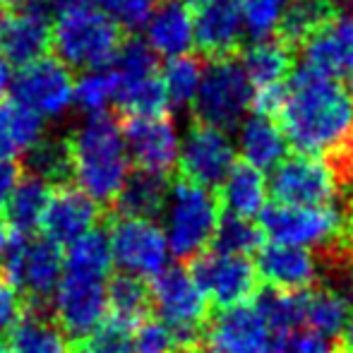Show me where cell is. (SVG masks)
I'll return each mask as SVG.
<instances>
[{
    "instance_id": "cell-1",
    "label": "cell",
    "mask_w": 353,
    "mask_h": 353,
    "mask_svg": "<svg viewBox=\"0 0 353 353\" xmlns=\"http://www.w3.org/2000/svg\"><path fill=\"white\" fill-rule=\"evenodd\" d=\"M276 118L298 154L330 161L353 147V92L341 79L298 65L286 82V99Z\"/></svg>"
},
{
    "instance_id": "cell-2",
    "label": "cell",
    "mask_w": 353,
    "mask_h": 353,
    "mask_svg": "<svg viewBox=\"0 0 353 353\" xmlns=\"http://www.w3.org/2000/svg\"><path fill=\"white\" fill-rule=\"evenodd\" d=\"M72 159V181L99 207L111 210L130 176L123 125L116 116L101 111L68 135Z\"/></svg>"
},
{
    "instance_id": "cell-3",
    "label": "cell",
    "mask_w": 353,
    "mask_h": 353,
    "mask_svg": "<svg viewBox=\"0 0 353 353\" xmlns=\"http://www.w3.org/2000/svg\"><path fill=\"white\" fill-rule=\"evenodd\" d=\"M123 29L103 10H61L51 27V51L68 70H99L116 61Z\"/></svg>"
},
{
    "instance_id": "cell-4",
    "label": "cell",
    "mask_w": 353,
    "mask_h": 353,
    "mask_svg": "<svg viewBox=\"0 0 353 353\" xmlns=\"http://www.w3.org/2000/svg\"><path fill=\"white\" fill-rule=\"evenodd\" d=\"M3 276L17 288L24 310L37 315H51L53 293L63 276V250L46 236L10 238L3 255Z\"/></svg>"
},
{
    "instance_id": "cell-5",
    "label": "cell",
    "mask_w": 353,
    "mask_h": 353,
    "mask_svg": "<svg viewBox=\"0 0 353 353\" xmlns=\"http://www.w3.org/2000/svg\"><path fill=\"white\" fill-rule=\"evenodd\" d=\"M166 241L173 257L190 262L212 248L219 219H221V202L214 190L197 185L185 178L171 183L166 210Z\"/></svg>"
},
{
    "instance_id": "cell-6",
    "label": "cell",
    "mask_w": 353,
    "mask_h": 353,
    "mask_svg": "<svg viewBox=\"0 0 353 353\" xmlns=\"http://www.w3.org/2000/svg\"><path fill=\"white\" fill-rule=\"evenodd\" d=\"M260 228L274 243L315 250L327 255L339 248L353 245L349 216L341 207H293L270 205L260 214Z\"/></svg>"
},
{
    "instance_id": "cell-7",
    "label": "cell",
    "mask_w": 353,
    "mask_h": 353,
    "mask_svg": "<svg viewBox=\"0 0 353 353\" xmlns=\"http://www.w3.org/2000/svg\"><path fill=\"white\" fill-rule=\"evenodd\" d=\"M152 307L178 336L181 353L205 344V325L212 303L192 279L188 267L171 265L152 279Z\"/></svg>"
},
{
    "instance_id": "cell-8",
    "label": "cell",
    "mask_w": 353,
    "mask_h": 353,
    "mask_svg": "<svg viewBox=\"0 0 353 353\" xmlns=\"http://www.w3.org/2000/svg\"><path fill=\"white\" fill-rule=\"evenodd\" d=\"M252 84L238 56L219 58L205 68L192 111L200 123L228 130L236 128L252 108Z\"/></svg>"
},
{
    "instance_id": "cell-9",
    "label": "cell",
    "mask_w": 353,
    "mask_h": 353,
    "mask_svg": "<svg viewBox=\"0 0 353 353\" xmlns=\"http://www.w3.org/2000/svg\"><path fill=\"white\" fill-rule=\"evenodd\" d=\"M108 243L113 262L125 274L154 279L168 267V241L163 228L149 219L111 216L108 219Z\"/></svg>"
},
{
    "instance_id": "cell-10",
    "label": "cell",
    "mask_w": 353,
    "mask_h": 353,
    "mask_svg": "<svg viewBox=\"0 0 353 353\" xmlns=\"http://www.w3.org/2000/svg\"><path fill=\"white\" fill-rule=\"evenodd\" d=\"M188 272L210 298L214 310L250 303L260 291L255 262L241 255H226L210 248L188 262Z\"/></svg>"
},
{
    "instance_id": "cell-11",
    "label": "cell",
    "mask_w": 353,
    "mask_h": 353,
    "mask_svg": "<svg viewBox=\"0 0 353 353\" xmlns=\"http://www.w3.org/2000/svg\"><path fill=\"white\" fill-rule=\"evenodd\" d=\"M267 190L276 205L325 207L336 200V176L327 159L296 154L272 168Z\"/></svg>"
},
{
    "instance_id": "cell-12",
    "label": "cell",
    "mask_w": 353,
    "mask_h": 353,
    "mask_svg": "<svg viewBox=\"0 0 353 353\" xmlns=\"http://www.w3.org/2000/svg\"><path fill=\"white\" fill-rule=\"evenodd\" d=\"M108 310L106 279L63 272L61 283L53 293L51 315L68 339L77 341L103 322Z\"/></svg>"
},
{
    "instance_id": "cell-13",
    "label": "cell",
    "mask_w": 353,
    "mask_h": 353,
    "mask_svg": "<svg viewBox=\"0 0 353 353\" xmlns=\"http://www.w3.org/2000/svg\"><path fill=\"white\" fill-rule=\"evenodd\" d=\"M236 166V147L221 128L195 121L181 142V178L205 188H219Z\"/></svg>"
},
{
    "instance_id": "cell-14",
    "label": "cell",
    "mask_w": 353,
    "mask_h": 353,
    "mask_svg": "<svg viewBox=\"0 0 353 353\" xmlns=\"http://www.w3.org/2000/svg\"><path fill=\"white\" fill-rule=\"evenodd\" d=\"M128 157L142 171L171 176L181 159V135L171 116H130L121 123Z\"/></svg>"
},
{
    "instance_id": "cell-15",
    "label": "cell",
    "mask_w": 353,
    "mask_h": 353,
    "mask_svg": "<svg viewBox=\"0 0 353 353\" xmlns=\"http://www.w3.org/2000/svg\"><path fill=\"white\" fill-rule=\"evenodd\" d=\"M272 339L274 334L252 301L212 310L205 325L207 353H265Z\"/></svg>"
},
{
    "instance_id": "cell-16",
    "label": "cell",
    "mask_w": 353,
    "mask_h": 353,
    "mask_svg": "<svg viewBox=\"0 0 353 353\" xmlns=\"http://www.w3.org/2000/svg\"><path fill=\"white\" fill-rule=\"evenodd\" d=\"M12 99L37 111L41 118L61 116L74 101L72 72L56 58H39L12 79Z\"/></svg>"
},
{
    "instance_id": "cell-17",
    "label": "cell",
    "mask_w": 353,
    "mask_h": 353,
    "mask_svg": "<svg viewBox=\"0 0 353 353\" xmlns=\"http://www.w3.org/2000/svg\"><path fill=\"white\" fill-rule=\"evenodd\" d=\"M195 46L207 61L238 56L245 34L241 0H205L192 17Z\"/></svg>"
},
{
    "instance_id": "cell-18",
    "label": "cell",
    "mask_w": 353,
    "mask_h": 353,
    "mask_svg": "<svg viewBox=\"0 0 353 353\" xmlns=\"http://www.w3.org/2000/svg\"><path fill=\"white\" fill-rule=\"evenodd\" d=\"M301 68L322 77L353 74V12H339L301 46Z\"/></svg>"
},
{
    "instance_id": "cell-19",
    "label": "cell",
    "mask_w": 353,
    "mask_h": 353,
    "mask_svg": "<svg viewBox=\"0 0 353 353\" xmlns=\"http://www.w3.org/2000/svg\"><path fill=\"white\" fill-rule=\"evenodd\" d=\"M257 276L279 291H307L322 281L317 255L307 248L270 243L255 252Z\"/></svg>"
},
{
    "instance_id": "cell-20",
    "label": "cell",
    "mask_w": 353,
    "mask_h": 353,
    "mask_svg": "<svg viewBox=\"0 0 353 353\" xmlns=\"http://www.w3.org/2000/svg\"><path fill=\"white\" fill-rule=\"evenodd\" d=\"M99 216H101L99 205L89 200L79 188L58 185L51 190L41 231L56 245H72L74 241L94 231Z\"/></svg>"
},
{
    "instance_id": "cell-21",
    "label": "cell",
    "mask_w": 353,
    "mask_h": 353,
    "mask_svg": "<svg viewBox=\"0 0 353 353\" xmlns=\"http://www.w3.org/2000/svg\"><path fill=\"white\" fill-rule=\"evenodd\" d=\"M51 17L5 10L0 24V58L27 68L51 51Z\"/></svg>"
},
{
    "instance_id": "cell-22",
    "label": "cell",
    "mask_w": 353,
    "mask_h": 353,
    "mask_svg": "<svg viewBox=\"0 0 353 353\" xmlns=\"http://www.w3.org/2000/svg\"><path fill=\"white\" fill-rule=\"evenodd\" d=\"M147 43L157 56H185L195 46V24L190 8L181 0H161L147 24Z\"/></svg>"
},
{
    "instance_id": "cell-23",
    "label": "cell",
    "mask_w": 353,
    "mask_h": 353,
    "mask_svg": "<svg viewBox=\"0 0 353 353\" xmlns=\"http://www.w3.org/2000/svg\"><path fill=\"white\" fill-rule=\"evenodd\" d=\"M286 135L276 118L252 111L241 121L238 130V152L243 154L245 163H250L257 171H272L286 159Z\"/></svg>"
},
{
    "instance_id": "cell-24",
    "label": "cell",
    "mask_w": 353,
    "mask_h": 353,
    "mask_svg": "<svg viewBox=\"0 0 353 353\" xmlns=\"http://www.w3.org/2000/svg\"><path fill=\"white\" fill-rule=\"evenodd\" d=\"M168 192H171V176H161L154 171H130L123 190L118 192L111 212L113 216L130 219H159L166 210Z\"/></svg>"
},
{
    "instance_id": "cell-25",
    "label": "cell",
    "mask_w": 353,
    "mask_h": 353,
    "mask_svg": "<svg viewBox=\"0 0 353 353\" xmlns=\"http://www.w3.org/2000/svg\"><path fill=\"white\" fill-rule=\"evenodd\" d=\"M293 53L296 51L288 48L276 37L260 39V41H252L248 48H243L238 61L250 79L252 92L286 84L293 72V58H296Z\"/></svg>"
},
{
    "instance_id": "cell-26",
    "label": "cell",
    "mask_w": 353,
    "mask_h": 353,
    "mask_svg": "<svg viewBox=\"0 0 353 353\" xmlns=\"http://www.w3.org/2000/svg\"><path fill=\"white\" fill-rule=\"evenodd\" d=\"M219 190V202L226 214L252 219L262 214L267 202V178L262 171L252 168L250 163H236Z\"/></svg>"
},
{
    "instance_id": "cell-27",
    "label": "cell",
    "mask_w": 353,
    "mask_h": 353,
    "mask_svg": "<svg viewBox=\"0 0 353 353\" xmlns=\"http://www.w3.org/2000/svg\"><path fill=\"white\" fill-rule=\"evenodd\" d=\"M339 14L336 0H291L283 10L274 37L286 43L288 48L298 51L312 34H317L327 22Z\"/></svg>"
},
{
    "instance_id": "cell-28",
    "label": "cell",
    "mask_w": 353,
    "mask_h": 353,
    "mask_svg": "<svg viewBox=\"0 0 353 353\" xmlns=\"http://www.w3.org/2000/svg\"><path fill=\"white\" fill-rule=\"evenodd\" d=\"M10 353H70L65 332L48 315L27 312L10 327L5 339Z\"/></svg>"
},
{
    "instance_id": "cell-29",
    "label": "cell",
    "mask_w": 353,
    "mask_h": 353,
    "mask_svg": "<svg viewBox=\"0 0 353 353\" xmlns=\"http://www.w3.org/2000/svg\"><path fill=\"white\" fill-rule=\"evenodd\" d=\"M43 137V118L17 99L0 101V159L27 154Z\"/></svg>"
},
{
    "instance_id": "cell-30",
    "label": "cell",
    "mask_w": 353,
    "mask_h": 353,
    "mask_svg": "<svg viewBox=\"0 0 353 353\" xmlns=\"http://www.w3.org/2000/svg\"><path fill=\"white\" fill-rule=\"evenodd\" d=\"M113 68V65H111ZM116 106L130 116H168V97L161 82V72L147 74H118Z\"/></svg>"
},
{
    "instance_id": "cell-31",
    "label": "cell",
    "mask_w": 353,
    "mask_h": 353,
    "mask_svg": "<svg viewBox=\"0 0 353 353\" xmlns=\"http://www.w3.org/2000/svg\"><path fill=\"white\" fill-rule=\"evenodd\" d=\"M51 190L53 188L48 183L24 173L5 207V223L10 231L19 233V236H34L41 228Z\"/></svg>"
},
{
    "instance_id": "cell-32",
    "label": "cell",
    "mask_w": 353,
    "mask_h": 353,
    "mask_svg": "<svg viewBox=\"0 0 353 353\" xmlns=\"http://www.w3.org/2000/svg\"><path fill=\"white\" fill-rule=\"evenodd\" d=\"M349 322V305L346 301L330 288L327 283L303 291V327L327 339H339Z\"/></svg>"
},
{
    "instance_id": "cell-33",
    "label": "cell",
    "mask_w": 353,
    "mask_h": 353,
    "mask_svg": "<svg viewBox=\"0 0 353 353\" xmlns=\"http://www.w3.org/2000/svg\"><path fill=\"white\" fill-rule=\"evenodd\" d=\"M24 173L51 188L70 185L72 183V159L65 137H41L24 154Z\"/></svg>"
},
{
    "instance_id": "cell-34",
    "label": "cell",
    "mask_w": 353,
    "mask_h": 353,
    "mask_svg": "<svg viewBox=\"0 0 353 353\" xmlns=\"http://www.w3.org/2000/svg\"><path fill=\"white\" fill-rule=\"evenodd\" d=\"M111 265V243H108V231L103 228H94L72 245H68V252L63 257V272L94 276V279H108Z\"/></svg>"
},
{
    "instance_id": "cell-35",
    "label": "cell",
    "mask_w": 353,
    "mask_h": 353,
    "mask_svg": "<svg viewBox=\"0 0 353 353\" xmlns=\"http://www.w3.org/2000/svg\"><path fill=\"white\" fill-rule=\"evenodd\" d=\"M106 298L111 317L128 322V325H137L152 312V288H149V283L140 276L125 274V272L108 279Z\"/></svg>"
},
{
    "instance_id": "cell-36",
    "label": "cell",
    "mask_w": 353,
    "mask_h": 353,
    "mask_svg": "<svg viewBox=\"0 0 353 353\" xmlns=\"http://www.w3.org/2000/svg\"><path fill=\"white\" fill-rule=\"evenodd\" d=\"M202 74H205V65L200 58L188 56V53L178 58H168V63L161 70V82L166 89L168 103L178 108L192 106L197 89L202 84Z\"/></svg>"
},
{
    "instance_id": "cell-37",
    "label": "cell",
    "mask_w": 353,
    "mask_h": 353,
    "mask_svg": "<svg viewBox=\"0 0 353 353\" xmlns=\"http://www.w3.org/2000/svg\"><path fill=\"white\" fill-rule=\"evenodd\" d=\"M262 245H265V233H262L260 223L245 216H236V214H221L212 241V250L248 257L260 250Z\"/></svg>"
},
{
    "instance_id": "cell-38",
    "label": "cell",
    "mask_w": 353,
    "mask_h": 353,
    "mask_svg": "<svg viewBox=\"0 0 353 353\" xmlns=\"http://www.w3.org/2000/svg\"><path fill=\"white\" fill-rule=\"evenodd\" d=\"M132 330L135 325L108 317L87 336L72 341L70 353H132Z\"/></svg>"
},
{
    "instance_id": "cell-39",
    "label": "cell",
    "mask_w": 353,
    "mask_h": 353,
    "mask_svg": "<svg viewBox=\"0 0 353 353\" xmlns=\"http://www.w3.org/2000/svg\"><path fill=\"white\" fill-rule=\"evenodd\" d=\"M118 92V77L116 70L111 65L99 68V70L84 72V77H79V82L74 84V101L82 111L101 113L106 111V106L111 101H116Z\"/></svg>"
},
{
    "instance_id": "cell-40",
    "label": "cell",
    "mask_w": 353,
    "mask_h": 353,
    "mask_svg": "<svg viewBox=\"0 0 353 353\" xmlns=\"http://www.w3.org/2000/svg\"><path fill=\"white\" fill-rule=\"evenodd\" d=\"M291 0H241L243 19H245V32L255 41L272 39L279 29L283 10Z\"/></svg>"
},
{
    "instance_id": "cell-41",
    "label": "cell",
    "mask_w": 353,
    "mask_h": 353,
    "mask_svg": "<svg viewBox=\"0 0 353 353\" xmlns=\"http://www.w3.org/2000/svg\"><path fill=\"white\" fill-rule=\"evenodd\" d=\"M132 353H181V344L163 320L144 317L132 330Z\"/></svg>"
},
{
    "instance_id": "cell-42",
    "label": "cell",
    "mask_w": 353,
    "mask_h": 353,
    "mask_svg": "<svg viewBox=\"0 0 353 353\" xmlns=\"http://www.w3.org/2000/svg\"><path fill=\"white\" fill-rule=\"evenodd\" d=\"M159 5L161 0H111L108 10L123 32H140V29H147Z\"/></svg>"
},
{
    "instance_id": "cell-43",
    "label": "cell",
    "mask_w": 353,
    "mask_h": 353,
    "mask_svg": "<svg viewBox=\"0 0 353 353\" xmlns=\"http://www.w3.org/2000/svg\"><path fill=\"white\" fill-rule=\"evenodd\" d=\"M24 315V301L5 276H0V334L10 332V327Z\"/></svg>"
},
{
    "instance_id": "cell-44",
    "label": "cell",
    "mask_w": 353,
    "mask_h": 353,
    "mask_svg": "<svg viewBox=\"0 0 353 353\" xmlns=\"http://www.w3.org/2000/svg\"><path fill=\"white\" fill-rule=\"evenodd\" d=\"M24 171L14 159H0V212L8 207L17 183L22 181Z\"/></svg>"
},
{
    "instance_id": "cell-45",
    "label": "cell",
    "mask_w": 353,
    "mask_h": 353,
    "mask_svg": "<svg viewBox=\"0 0 353 353\" xmlns=\"http://www.w3.org/2000/svg\"><path fill=\"white\" fill-rule=\"evenodd\" d=\"M320 283H327L330 288H334V291L346 301L349 310H353V262L339 267V270H334V272H330V274H325Z\"/></svg>"
},
{
    "instance_id": "cell-46",
    "label": "cell",
    "mask_w": 353,
    "mask_h": 353,
    "mask_svg": "<svg viewBox=\"0 0 353 353\" xmlns=\"http://www.w3.org/2000/svg\"><path fill=\"white\" fill-rule=\"evenodd\" d=\"M56 10H72V8H89V10H103L111 5V0H53Z\"/></svg>"
},
{
    "instance_id": "cell-47",
    "label": "cell",
    "mask_w": 353,
    "mask_h": 353,
    "mask_svg": "<svg viewBox=\"0 0 353 353\" xmlns=\"http://www.w3.org/2000/svg\"><path fill=\"white\" fill-rule=\"evenodd\" d=\"M10 87H12V65L5 58H0V101Z\"/></svg>"
},
{
    "instance_id": "cell-48",
    "label": "cell",
    "mask_w": 353,
    "mask_h": 353,
    "mask_svg": "<svg viewBox=\"0 0 353 353\" xmlns=\"http://www.w3.org/2000/svg\"><path fill=\"white\" fill-rule=\"evenodd\" d=\"M339 346H341V349H344V351L353 353V317H349V322H346L344 332H341V336H339Z\"/></svg>"
},
{
    "instance_id": "cell-49",
    "label": "cell",
    "mask_w": 353,
    "mask_h": 353,
    "mask_svg": "<svg viewBox=\"0 0 353 353\" xmlns=\"http://www.w3.org/2000/svg\"><path fill=\"white\" fill-rule=\"evenodd\" d=\"M10 243V236H8V223L5 219H0V262H3V255H5V248Z\"/></svg>"
},
{
    "instance_id": "cell-50",
    "label": "cell",
    "mask_w": 353,
    "mask_h": 353,
    "mask_svg": "<svg viewBox=\"0 0 353 353\" xmlns=\"http://www.w3.org/2000/svg\"><path fill=\"white\" fill-rule=\"evenodd\" d=\"M0 353H10L8 346H5V341H0Z\"/></svg>"
},
{
    "instance_id": "cell-51",
    "label": "cell",
    "mask_w": 353,
    "mask_h": 353,
    "mask_svg": "<svg viewBox=\"0 0 353 353\" xmlns=\"http://www.w3.org/2000/svg\"><path fill=\"white\" fill-rule=\"evenodd\" d=\"M349 228H351V238H353V214L349 216Z\"/></svg>"
},
{
    "instance_id": "cell-52",
    "label": "cell",
    "mask_w": 353,
    "mask_h": 353,
    "mask_svg": "<svg viewBox=\"0 0 353 353\" xmlns=\"http://www.w3.org/2000/svg\"><path fill=\"white\" fill-rule=\"evenodd\" d=\"M3 14H5V10H3V8H0V24H3Z\"/></svg>"
},
{
    "instance_id": "cell-53",
    "label": "cell",
    "mask_w": 353,
    "mask_h": 353,
    "mask_svg": "<svg viewBox=\"0 0 353 353\" xmlns=\"http://www.w3.org/2000/svg\"><path fill=\"white\" fill-rule=\"evenodd\" d=\"M336 353H349V351H344V349H341V346H339V349H336Z\"/></svg>"
},
{
    "instance_id": "cell-54",
    "label": "cell",
    "mask_w": 353,
    "mask_h": 353,
    "mask_svg": "<svg viewBox=\"0 0 353 353\" xmlns=\"http://www.w3.org/2000/svg\"><path fill=\"white\" fill-rule=\"evenodd\" d=\"M351 92H353V74H351Z\"/></svg>"
},
{
    "instance_id": "cell-55",
    "label": "cell",
    "mask_w": 353,
    "mask_h": 353,
    "mask_svg": "<svg viewBox=\"0 0 353 353\" xmlns=\"http://www.w3.org/2000/svg\"><path fill=\"white\" fill-rule=\"evenodd\" d=\"M3 5H5V0H0V8H3Z\"/></svg>"
}]
</instances>
